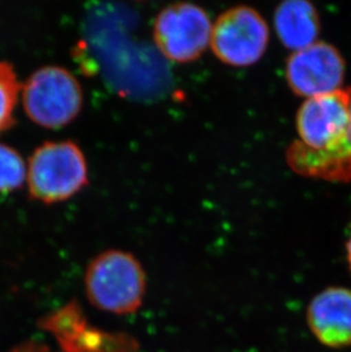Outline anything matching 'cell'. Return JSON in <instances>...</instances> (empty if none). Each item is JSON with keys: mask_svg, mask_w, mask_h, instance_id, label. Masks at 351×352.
<instances>
[{"mask_svg": "<svg viewBox=\"0 0 351 352\" xmlns=\"http://www.w3.org/2000/svg\"><path fill=\"white\" fill-rule=\"evenodd\" d=\"M85 291L96 309L113 315H131L140 310L145 299V270L133 253L106 250L88 263Z\"/></svg>", "mask_w": 351, "mask_h": 352, "instance_id": "obj_1", "label": "cell"}, {"mask_svg": "<svg viewBox=\"0 0 351 352\" xmlns=\"http://www.w3.org/2000/svg\"><path fill=\"white\" fill-rule=\"evenodd\" d=\"M27 184L31 199L45 204L71 199L89 184L83 150L73 140L41 144L29 157Z\"/></svg>", "mask_w": 351, "mask_h": 352, "instance_id": "obj_2", "label": "cell"}, {"mask_svg": "<svg viewBox=\"0 0 351 352\" xmlns=\"http://www.w3.org/2000/svg\"><path fill=\"white\" fill-rule=\"evenodd\" d=\"M24 112L46 129H61L79 116L83 107V87L70 70L43 65L21 85Z\"/></svg>", "mask_w": 351, "mask_h": 352, "instance_id": "obj_3", "label": "cell"}, {"mask_svg": "<svg viewBox=\"0 0 351 352\" xmlns=\"http://www.w3.org/2000/svg\"><path fill=\"white\" fill-rule=\"evenodd\" d=\"M269 29L253 7L239 5L220 14L212 24L210 47L220 62L231 67H251L268 48Z\"/></svg>", "mask_w": 351, "mask_h": 352, "instance_id": "obj_4", "label": "cell"}, {"mask_svg": "<svg viewBox=\"0 0 351 352\" xmlns=\"http://www.w3.org/2000/svg\"><path fill=\"white\" fill-rule=\"evenodd\" d=\"M209 14L192 3H175L164 7L153 24V39L163 56L173 63L199 60L211 40Z\"/></svg>", "mask_w": 351, "mask_h": 352, "instance_id": "obj_5", "label": "cell"}, {"mask_svg": "<svg viewBox=\"0 0 351 352\" xmlns=\"http://www.w3.org/2000/svg\"><path fill=\"white\" fill-rule=\"evenodd\" d=\"M350 89L312 97L297 113L299 140L312 150H337L350 145Z\"/></svg>", "mask_w": 351, "mask_h": 352, "instance_id": "obj_6", "label": "cell"}, {"mask_svg": "<svg viewBox=\"0 0 351 352\" xmlns=\"http://www.w3.org/2000/svg\"><path fill=\"white\" fill-rule=\"evenodd\" d=\"M345 74V62L340 52L321 41L295 52L285 67L292 91L307 100L340 89Z\"/></svg>", "mask_w": 351, "mask_h": 352, "instance_id": "obj_7", "label": "cell"}, {"mask_svg": "<svg viewBox=\"0 0 351 352\" xmlns=\"http://www.w3.org/2000/svg\"><path fill=\"white\" fill-rule=\"evenodd\" d=\"M307 320L324 346H351V289L331 287L317 294L309 305Z\"/></svg>", "mask_w": 351, "mask_h": 352, "instance_id": "obj_8", "label": "cell"}, {"mask_svg": "<svg viewBox=\"0 0 351 352\" xmlns=\"http://www.w3.org/2000/svg\"><path fill=\"white\" fill-rule=\"evenodd\" d=\"M288 166L300 176L334 183L351 180V146L337 150H312L297 140L285 152Z\"/></svg>", "mask_w": 351, "mask_h": 352, "instance_id": "obj_9", "label": "cell"}, {"mask_svg": "<svg viewBox=\"0 0 351 352\" xmlns=\"http://www.w3.org/2000/svg\"><path fill=\"white\" fill-rule=\"evenodd\" d=\"M276 34L283 46L298 52L316 43L321 23L317 10L307 0H285L274 14Z\"/></svg>", "mask_w": 351, "mask_h": 352, "instance_id": "obj_10", "label": "cell"}, {"mask_svg": "<svg viewBox=\"0 0 351 352\" xmlns=\"http://www.w3.org/2000/svg\"><path fill=\"white\" fill-rule=\"evenodd\" d=\"M21 85L13 64L0 60V133L15 122V109L21 95Z\"/></svg>", "mask_w": 351, "mask_h": 352, "instance_id": "obj_11", "label": "cell"}, {"mask_svg": "<svg viewBox=\"0 0 351 352\" xmlns=\"http://www.w3.org/2000/svg\"><path fill=\"white\" fill-rule=\"evenodd\" d=\"M28 164L22 154L0 143V193H10L27 182Z\"/></svg>", "mask_w": 351, "mask_h": 352, "instance_id": "obj_12", "label": "cell"}, {"mask_svg": "<svg viewBox=\"0 0 351 352\" xmlns=\"http://www.w3.org/2000/svg\"><path fill=\"white\" fill-rule=\"evenodd\" d=\"M10 352H50V350L41 343L29 341L22 343L21 346H15Z\"/></svg>", "mask_w": 351, "mask_h": 352, "instance_id": "obj_13", "label": "cell"}, {"mask_svg": "<svg viewBox=\"0 0 351 352\" xmlns=\"http://www.w3.org/2000/svg\"><path fill=\"white\" fill-rule=\"evenodd\" d=\"M347 254H348L349 266H350L351 270V237L347 243Z\"/></svg>", "mask_w": 351, "mask_h": 352, "instance_id": "obj_14", "label": "cell"}, {"mask_svg": "<svg viewBox=\"0 0 351 352\" xmlns=\"http://www.w3.org/2000/svg\"><path fill=\"white\" fill-rule=\"evenodd\" d=\"M350 89V95H351V87L349 88ZM349 144H350L351 146V107H350V129H349Z\"/></svg>", "mask_w": 351, "mask_h": 352, "instance_id": "obj_15", "label": "cell"}]
</instances>
